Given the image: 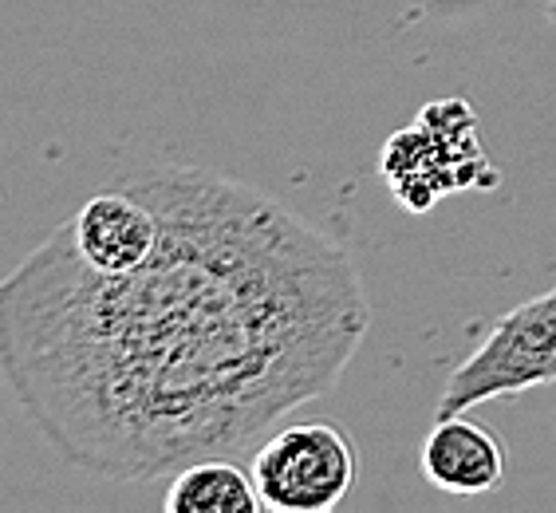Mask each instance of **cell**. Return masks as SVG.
<instances>
[{"label":"cell","instance_id":"obj_5","mask_svg":"<svg viewBox=\"0 0 556 513\" xmlns=\"http://www.w3.org/2000/svg\"><path fill=\"white\" fill-rule=\"evenodd\" d=\"M75 253L103 273L139 268L162 241V217L147 193L115 174L99 193H91L67 222Z\"/></svg>","mask_w":556,"mask_h":513},{"label":"cell","instance_id":"obj_7","mask_svg":"<svg viewBox=\"0 0 556 513\" xmlns=\"http://www.w3.org/2000/svg\"><path fill=\"white\" fill-rule=\"evenodd\" d=\"M162 505L166 513H253L261 510V493L253 486V474L217 454L190 462L174 474Z\"/></svg>","mask_w":556,"mask_h":513},{"label":"cell","instance_id":"obj_3","mask_svg":"<svg viewBox=\"0 0 556 513\" xmlns=\"http://www.w3.org/2000/svg\"><path fill=\"white\" fill-rule=\"evenodd\" d=\"M556 384V289L521 300L493 321L485 340L446 375L442 415H462L490 399H509Z\"/></svg>","mask_w":556,"mask_h":513},{"label":"cell","instance_id":"obj_8","mask_svg":"<svg viewBox=\"0 0 556 513\" xmlns=\"http://www.w3.org/2000/svg\"><path fill=\"white\" fill-rule=\"evenodd\" d=\"M545 16L553 21V28H556V0H545Z\"/></svg>","mask_w":556,"mask_h":513},{"label":"cell","instance_id":"obj_6","mask_svg":"<svg viewBox=\"0 0 556 513\" xmlns=\"http://www.w3.org/2000/svg\"><path fill=\"white\" fill-rule=\"evenodd\" d=\"M422 471L442 493H493L505 478V442L478 418H466V411L442 415L422 442Z\"/></svg>","mask_w":556,"mask_h":513},{"label":"cell","instance_id":"obj_2","mask_svg":"<svg viewBox=\"0 0 556 513\" xmlns=\"http://www.w3.org/2000/svg\"><path fill=\"white\" fill-rule=\"evenodd\" d=\"M379 178L407 214H427L450 193L502 186L466 99H434L410 127H399L379 150Z\"/></svg>","mask_w":556,"mask_h":513},{"label":"cell","instance_id":"obj_4","mask_svg":"<svg viewBox=\"0 0 556 513\" xmlns=\"http://www.w3.org/2000/svg\"><path fill=\"white\" fill-rule=\"evenodd\" d=\"M249 474L261 493V510L328 513L355 490L359 450L336 423H292L257 442Z\"/></svg>","mask_w":556,"mask_h":513},{"label":"cell","instance_id":"obj_1","mask_svg":"<svg viewBox=\"0 0 556 513\" xmlns=\"http://www.w3.org/2000/svg\"><path fill=\"white\" fill-rule=\"evenodd\" d=\"M123 178L159 210V249L103 273L64 222L0 285V364L72 466L154 481L328 396L371 304L348 249L273 193L178 162Z\"/></svg>","mask_w":556,"mask_h":513}]
</instances>
